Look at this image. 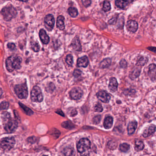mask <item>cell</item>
<instances>
[{
  "instance_id": "obj_1",
  "label": "cell",
  "mask_w": 156,
  "mask_h": 156,
  "mask_svg": "<svg viewBox=\"0 0 156 156\" xmlns=\"http://www.w3.org/2000/svg\"><path fill=\"white\" fill-rule=\"evenodd\" d=\"M22 59L20 57L12 56L6 60V65L7 70L9 72H12L14 70L20 68Z\"/></svg>"
},
{
  "instance_id": "obj_2",
  "label": "cell",
  "mask_w": 156,
  "mask_h": 156,
  "mask_svg": "<svg viewBox=\"0 0 156 156\" xmlns=\"http://www.w3.org/2000/svg\"><path fill=\"white\" fill-rule=\"evenodd\" d=\"M1 13L4 20L6 21H9L16 17L17 15V11L13 6L9 5L3 8Z\"/></svg>"
},
{
  "instance_id": "obj_3",
  "label": "cell",
  "mask_w": 156,
  "mask_h": 156,
  "mask_svg": "<svg viewBox=\"0 0 156 156\" xmlns=\"http://www.w3.org/2000/svg\"><path fill=\"white\" fill-rule=\"evenodd\" d=\"M91 147V142L87 138H82L79 141L77 145V151L81 153H84L83 155H84L85 153H86Z\"/></svg>"
},
{
  "instance_id": "obj_4",
  "label": "cell",
  "mask_w": 156,
  "mask_h": 156,
  "mask_svg": "<svg viewBox=\"0 0 156 156\" xmlns=\"http://www.w3.org/2000/svg\"><path fill=\"white\" fill-rule=\"evenodd\" d=\"M16 94L21 99L26 98L28 96V91L27 86L25 84L17 85L14 88Z\"/></svg>"
},
{
  "instance_id": "obj_5",
  "label": "cell",
  "mask_w": 156,
  "mask_h": 156,
  "mask_svg": "<svg viewBox=\"0 0 156 156\" xmlns=\"http://www.w3.org/2000/svg\"><path fill=\"white\" fill-rule=\"evenodd\" d=\"M15 143V140L13 137H6L1 140V147L4 151H9L13 148Z\"/></svg>"
},
{
  "instance_id": "obj_6",
  "label": "cell",
  "mask_w": 156,
  "mask_h": 156,
  "mask_svg": "<svg viewBox=\"0 0 156 156\" xmlns=\"http://www.w3.org/2000/svg\"><path fill=\"white\" fill-rule=\"evenodd\" d=\"M31 100L33 102H41L43 100V95L40 88L38 86L33 87L31 93Z\"/></svg>"
},
{
  "instance_id": "obj_7",
  "label": "cell",
  "mask_w": 156,
  "mask_h": 156,
  "mask_svg": "<svg viewBox=\"0 0 156 156\" xmlns=\"http://www.w3.org/2000/svg\"><path fill=\"white\" fill-rule=\"evenodd\" d=\"M17 126H18V123L17 120L11 118L5 125L4 128L6 131L8 133H12L16 130Z\"/></svg>"
},
{
  "instance_id": "obj_8",
  "label": "cell",
  "mask_w": 156,
  "mask_h": 156,
  "mask_svg": "<svg viewBox=\"0 0 156 156\" xmlns=\"http://www.w3.org/2000/svg\"><path fill=\"white\" fill-rule=\"evenodd\" d=\"M97 96L98 100L103 103H108L109 102L111 96L106 91H101L97 93Z\"/></svg>"
},
{
  "instance_id": "obj_9",
  "label": "cell",
  "mask_w": 156,
  "mask_h": 156,
  "mask_svg": "<svg viewBox=\"0 0 156 156\" xmlns=\"http://www.w3.org/2000/svg\"><path fill=\"white\" fill-rule=\"evenodd\" d=\"M83 95V92L81 89L79 88H73L70 92V96L74 100H79Z\"/></svg>"
},
{
  "instance_id": "obj_10",
  "label": "cell",
  "mask_w": 156,
  "mask_h": 156,
  "mask_svg": "<svg viewBox=\"0 0 156 156\" xmlns=\"http://www.w3.org/2000/svg\"><path fill=\"white\" fill-rule=\"evenodd\" d=\"M126 27L129 31L135 33L138 29V24L135 21L130 20L127 22Z\"/></svg>"
},
{
  "instance_id": "obj_11",
  "label": "cell",
  "mask_w": 156,
  "mask_h": 156,
  "mask_svg": "<svg viewBox=\"0 0 156 156\" xmlns=\"http://www.w3.org/2000/svg\"><path fill=\"white\" fill-rule=\"evenodd\" d=\"M44 22L50 28V29H52L55 25V18L52 14L46 15L44 20Z\"/></svg>"
},
{
  "instance_id": "obj_12",
  "label": "cell",
  "mask_w": 156,
  "mask_h": 156,
  "mask_svg": "<svg viewBox=\"0 0 156 156\" xmlns=\"http://www.w3.org/2000/svg\"><path fill=\"white\" fill-rule=\"evenodd\" d=\"M39 36H40V39L41 42L43 44L47 45L49 43V37L46 33V31L44 29H41L40 30Z\"/></svg>"
},
{
  "instance_id": "obj_13",
  "label": "cell",
  "mask_w": 156,
  "mask_h": 156,
  "mask_svg": "<svg viewBox=\"0 0 156 156\" xmlns=\"http://www.w3.org/2000/svg\"><path fill=\"white\" fill-rule=\"evenodd\" d=\"M118 84L117 79L114 77H112L110 78V81H109V88L110 92L114 93L116 92L117 90Z\"/></svg>"
},
{
  "instance_id": "obj_14",
  "label": "cell",
  "mask_w": 156,
  "mask_h": 156,
  "mask_svg": "<svg viewBox=\"0 0 156 156\" xmlns=\"http://www.w3.org/2000/svg\"><path fill=\"white\" fill-rule=\"evenodd\" d=\"M89 61L88 57L86 56L81 57L77 60V66L79 68H86L88 64Z\"/></svg>"
},
{
  "instance_id": "obj_15",
  "label": "cell",
  "mask_w": 156,
  "mask_h": 156,
  "mask_svg": "<svg viewBox=\"0 0 156 156\" xmlns=\"http://www.w3.org/2000/svg\"><path fill=\"white\" fill-rule=\"evenodd\" d=\"M155 130H156V126L154 125H151L149 126L148 128L146 129L144 131L142 134L143 136L145 138H146L154 133Z\"/></svg>"
},
{
  "instance_id": "obj_16",
  "label": "cell",
  "mask_w": 156,
  "mask_h": 156,
  "mask_svg": "<svg viewBox=\"0 0 156 156\" xmlns=\"http://www.w3.org/2000/svg\"><path fill=\"white\" fill-rule=\"evenodd\" d=\"M137 127V123L136 120H133L130 121L127 127V131L129 135H132L135 132V130Z\"/></svg>"
},
{
  "instance_id": "obj_17",
  "label": "cell",
  "mask_w": 156,
  "mask_h": 156,
  "mask_svg": "<svg viewBox=\"0 0 156 156\" xmlns=\"http://www.w3.org/2000/svg\"><path fill=\"white\" fill-rule=\"evenodd\" d=\"M71 46L72 48L73 49L76 51H81V45L80 42L78 38L77 37L74 38L72 41L71 44Z\"/></svg>"
},
{
  "instance_id": "obj_18",
  "label": "cell",
  "mask_w": 156,
  "mask_h": 156,
  "mask_svg": "<svg viewBox=\"0 0 156 156\" xmlns=\"http://www.w3.org/2000/svg\"><path fill=\"white\" fill-rule=\"evenodd\" d=\"M148 75L152 80H155L156 77V65L154 64L150 65L148 67Z\"/></svg>"
},
{
  "instance_id": "obj_19",
  "label": "cell",
  "mask_w": 156,
  "mask_h": 156,
  "mask_svg": "<svg viewBox=\"0 0 156 156\" xmlns=\"http://www.w3.org/2000/svg\"><path fill=\"white\" fill-rule=\"evenodd\" d=\"M65 18L62 16H59L57 19L56 25L57 27L60 30H63L65 29L64 24Z\"/></svg>"
},
{
  "instance_id": "obj_20",
  "label": "cell",
  "mask_w": 156,
  "mask_h": 156,
  "mask_svg": "<svg viewBox=\"0 0 156 156\" xmlns=\"http://www.w3.org/2000/svg\"><path fill=\"white\" fill-rule=\"evenodd\" d=\"M113 123V118L111 116L107 117L104 121V127L106 129H109L112 126Z\"/></svg>"
},
{
  "instance_id": "obj_21",
  "label": "cell",
  "mask_w": 156,
  "mask_h": 156,
  "mask_svg": "<svg viewBox=\"0 0 156 156\" xmlns=\"http://www.w3.org/2000/svg\"><path fill=\"white\" fill-rule=\"evenodd\" d=\"M144 148V144L142 141L138 140L135 141V149L136 151L139 152L141 151Z\"/></svg>"
},
{
  "instance_id": "obj_22",
  "label": "cell",
  "mask_w": 156,
  "mask_h": 156,
  "mask_svg": "<svg viewBox=\"0 0 156 156\" xmlns=\"http://www.w3.org/2000/svg\"><path fill=\"white\" fill-rule=\"evenodd\" d=\"M116 5L118 8L122 9H125L128 5V3L123 0H117L116 1Z\"/></svg>"
},
{
  "instance_id": "obj_23",
  "label": "cell",
  "mask_w": 156,
  "mask_h": 156,
  "mask_svg": "<svg viewBox=\"0 0 156 156\" xmlns=\"http://www.w3.org/2000/svg\"><path fill=\"white\" fill-rule=\"evenodd\" d=\"M111 63V59L109 58H106L103 60L100 63V68H107L110 65Z\"/></svg>"
},
{
  "instance_id": "obj_24",
  "label": "cell",
  "mask_w": 156,
  "mask_h": 156,
  "mask_svg": "<svg viewBox=\"0 0 156 156\" xmlns=\"http://www.w3.org/2000/svg\"><path fill=\"white\" fill-rule=\"evenodd\" d=\"M69 14L72 17H75L77 16L78 14V10L75 8H70L68 10Z\"/></svg>"
},
{
  "instance_id": "obj_25",
  "label": "cell",
  "mask_w": 156,
  "mask_h": 156,
  "mask_svg": "<svg viewBox=\"0 0 156 156\" xmlns=\"http://www.w3.org/2000/svg\"><path fill=\"white\" fill-rule=\"evenodd\" d=\"M63 153L65 155H70L73 156L75 155V152L74 149L71 148H65L63 151Z\"/></svg>"
},
{
  "instance_id": "obj_26",
  "label": "cell",
  "mask_w": 156,
  "mask_h": 156,
  "mask_svg": "<svg viewBox=\"0 0 156 156\" xmlns=\"http://www.w3.org/2000/svg\"><path fill=\"white\" fill-rule=\"evenodd\" d=\"M130 148L129 145L127 143H123L120 144V149L121 152L125 153L128 152Z\"/></svg>"
},
{
  "instance_id": "obj_27",
  "label": "cell",
  "mask_w": 156,
  "mask_h": 156,
  "mask_svg": "<svg viewBox=\"0 0 156 156\" xmlns=\"http://www.w3.org/2000/svg\"><path fill=\"white\" fill-rule=\"evenodd\" d=\"M111 9V6L109 1H105L103 4V10L105 12L110 11Z\"/></svg>"
},
{
  "instance_id": "obj_28",
  "label": "cell",
  "mask_w": 156,
  "mask_h": 156,
  "mask_svg": "<svg viewBox=\"0 0 156 156\" xmlns=\"http://www.w3.org/2000/svg\"><path fill=\"white\" fill-rule=\"evenodd\" d=\"M148 61V58L145 57H142L140 58L137 62V65L143 66Z\"/></svg>"
},
{
  "instance_id": "obj_29",
  "label": "cell",
  "mask_w": 156,
  "mask_h": 156,
  "mask_svg": "<svg viewBox=\"0 0 156 156\" xmlns=\"http://www.w3.org/2000/svg\"><path fill=\"white\" fill-rule=\"evenodd\" d=\"M20 104L22 108L24 109L25 112L26 113V114H28L29 116H31V115H32L33 114V112L30 109L25 106L23 104H22L20 103Z\"/></svg>"
},
{
  "instance_id": "obj_30",
  "label": "cell",
  "mask_w": 156,
  "mask_h": 156,
  "mask_svg": "<svg viewBox=\"0 0 156 156\" xmlns=\"http://www.w3.org/2000/svg\"><path fill=\"white\" fill-rule=\"evenodd\" d=\"M31 47L33 50L35 52H39L40 49V46L38 42H33L32 43Z\"/></svg>"
},
{
  "instance_id": "obj_31",
  "label": "cell",
  "mask_w": 156,
  "mask_h": 156,
  "mask_svg": "<svg viewBox=\"0 0 156 156\" xmlns=\"http://www.w3.org/2000/svg\"><path fill=\"white\" fill-rule=\"evenodd\" d=\"M1 117H2V120L4 122L8 121L9 120H10L11 119L10 114L7 112H5L3 113Z\"/></svg>"
},
{
  "instance_id": "obj_32",
  "label": "cell",
  "mask_w": 156,
  "mask_h": 156,
  "mask_svg": "<svg viewBox=\"0 0 156 156\" xmlns=\"http://www.w3.org/2000/svg\"><path fill=\"white\" fill-rule=\"evenodd\" d=\"M65 61L68 65L72 66V65L73 64V63L72 56L70 54L68 55V56H66Z\"/></svg>"
},
{
  "instance_id": "obj_33",
  "label": "cell",
  "mask_w": 156,
  "mask_h": 156,
  "mask_svg": "<svg viewBox=\"0 0 156 156\" xmlns=\"http://www.w3.org/2000/svg\"><path fill=\"white\" fill-rule=\"evenodd\" d=\"M62 126L64 127L65 128L68 129H71L73 128V126L71 122L66 121V122H63L62 124Z\"/></svg>"
},
{
  "instance_id": "obj_34",
  "label": "cell",
  "mask_w": 156,
  "mask_h": 156,
  "mask_svg": "<svg viewBox=\"0 0 156 156\" xmlns=\"http://www.w3.org/2000/svg\"><path fill=\"white\" fill-rule=\"evenodd\" d=\"M108 146L110 149H114L116 148L117 144L116 142L110 141L108 142Z\"/></svg>"
},
{
  "instance_id": "obj_35",
  "label": "cell",
  "mask_w": 156,
  "mask_h": 156,
  "mask_svg": "<svg viewBox=\"0 0 156 156\" xmlns=\"http://www.w3.org/2000/svg\"><path fill=\"white\" fill-rule=\"evenodd\" d=\"M94 110L98 112H101L103 110V108L100 103H98L94 106Z\"/></svg>"
},
{
  "instance_id": "obj_36",
  "label": "cell",
  "mask_w": 156,
  "mask_h": 156,
  "mask_svg": "<svg viewBox=\"0 0 156 156\" xmlns=\"http://www.w3.org/2000/svg\"><path fill=\"white\" fill-rule=\"evenodd\" d=\"M9 106V104L7 102H3L1 104V110L7 109Z\"/></svg>"
},
{
  "instance_id": "obj_37",
  "label": "cell",
  "mask_w": 156,
  "mask_h": 156,
  "mask_svg": "<svg viewBox=\"0 0 156 156\" xmlns=\"http://www.w3.org/2000/svg\"><path fill=\"white\" fill-rule=\"evenodd\" d=\"M81 1L82 4L86 8L90 6L92 2V0H81Z\"/></svg>"
},
{
  "instance_id": "obj_38",
  "label": "cell",
  "mask_w": 156,
  "mask_h": 156,
  "mask_svg": "<svg viewBox=\"0 0 156 156\" xmlns=\"http://www.w3.org/2000/svg\"><path fill=\"white\" fill-rule=\"evenodd\" d=\"M140 71H141L140 70H138V69L134 70L133 72L132 73V76L134 78H136L139 77L140 74Z\"/></svg>"
},
{
  "instance_id": "obj_39",
  "label": "cell",
  "mask_w": 156,
  "mask_h": 156,
  "mask_svg": "<svg viewBox=\"0 0 156 156\" xmlns=\"http://www.w3.org/2000/svg\"><path fill=\"white\" fill-rule=\"evenodd\" d=\"M8 47L9 49L11 50H15L16 49V45L13 43H9L8 44Z\"/></svg>"
},
{
  "instance_id": "obj_40",
  "label": "cell",
  "mask_w": 156,
  "mask_h": 156,
  "mask_svg": "<svg viewBox=\"0 0 156 156\" xmlns=\"http://www.w3.org/2000/svg\"><path fill=\"white\" fill-rule=\"evenodd\" d=\"M127 63L126 61L124 59L121 60L120 62V65L121 68H125L127 67Z\"/></svg>"
},
{
  "instance_id": "obj_41",
  "label": "cell",
  "mask_w": 156,
  "mask_h": 156,
  "mask_svg": "<svg viewBox=\"0 0 156 156\" xmlns=\"http://www.w3.org/2000/svg\"><path fill=\"white\" fill-rule=\"evenodd\" d=\"M81 71L78 69L75 70V71L73 72V76L75 77H79V76L81 75Z\"/></svg>"
},
{
  "instance_id": "obj_42",
  "label": "cell",
  "mask_w": 156,
  "mask_h": 156,
  "mask_svg": "<svg viewBox=\"0 0 156 156\" xmlns=\"http://www.w3.org/2000/svg\"><path fill=\"white\" fill-rule=\"evenodd\" d=\"M101 117L100 116H95L93 118V122H94V124H98V123H100L101 120Z\"/></svg>"
},
{
  "instance_id": "obj_43",
  "label": "cell",
  "mask_w": 156,
  "mask_h": 156,
  "mask_svg": "<svg viewBox=\"0 0 156 156\" xmlns=\"http://www.w3.org/2000/svg\"><path fill=\"white\" fill-rule=\"evenodd\" d=\"M117 20V17H113L111 20H110L109 21V23L110 24H115Z\"/></svg>"
},
{
  "instance_id": "obj_44",
  "label": "cell",
  "mask_w": 156,
  "mask_h": 156,
  "mask_svg": "<svg viewBox=\"0 0 156 156\" xmlns=\"http://www.w3.org/2000/svg\"><path fill=\"white\" fill-rule=\"evenodd\" d=\"M77 114V111H76V109H73L72 111H71V113L70 114V116H76V114Z\"/></svg>"
},
{
  "instance_id": "obj_45",
  "label": "cell",
  "mask_w": 156,
  "mask_h": 156,
  "mask_svg": "<svg viewBox=\"0 0 156 156\" xmlns=\"http://www.w3.org/2000/svg\"><path fill=\"white\" fill-rule=\"evenodd\" d=\"M148 49L150 50L153 52L156 53V47H149L147 48Z\"/></svg>"
},
{
  "instance_id": "obj_46",
  "label": "cell",
  "mask_w": 156,
  "mask_h": 156,
  "mask_svg": "<svg viewBox=\"0 0 156 156\" xmlns=\"http://www.w3.org/2000/svg\"><path fill=\"white\" fill-rule=\"evenodd\" d=\"M56 113H57L58 114H60L61 116H64V114H63V112H62L61 110H58V111H56Z\"/></svg>"
},
{
  "instance_id": "obj_47",
  "label": "cell",
  "mask_w": 156,
  "mask_h": 156,
  "mask_svg": "<svg viewBox=\"0 0 156 156\" xmlns=\"http://www.w3.org/2000/svg\"><path fill=\"white\" fill-rule=\"evenodd\" d=\"M124 1H126V2H128V3H131L133 1V0H123Z\"/></svg>"
},
{
  "instance_id": "obj_48",
  "label": "cell",
  "mask_w": 156,
  "mask_h": 156,
  "mask_svg": "<svg viewBox=\"0 0 156 156\" xmlns=\"http://www.w3.org/2000/svg\"><path fill=\"white\" fill-rule=\"evenodd\" d=\"M20 1H23V2H27L29 0H18Z\"/></svg>"
},
{
  "instance_id": "obj_49",
  "label": "cell",
  "mask_w": 156,
  "mask_h": 156,
  "mask_svg": "<svg viewBox=\"0 0 156 156\" xmlns=\"http://www.w3.org/2000/svg\"></svg>"
}]
</instances>
